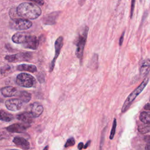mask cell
Wrapping results in <instances>:
<instances>
[{
    "label": "cell",
    "mask_w": 150,
    "mask_h": 150,
    "mask_svg": "<svg viewBox=\"0 0 150 150\" xmlns=\"http://www.w3.org/2000/svg\"><path fill=\"white\" fill-rule=\"evenodd\" d=\"M88 31V28L87 26H85L79 35L77 37V39L76 41V56L77 57L81 60L83 55V51L84 49V46L86 45L87 34Z\"/></svg>",
    "instance_id": "277c9868"
},
{
    "label": "cell",
    "mask_w": 150,
    "mask_h": 150,
    "mask_svg": "<svg viewBox=\"0 0 150 150\" xmlns=\"http://www.w3.org/2000/svg\"><path fill=\"white\" fill-rule=\"evenodd\" d=\"M29 124L26 123H16L8 126L6 130L10 132L21 133L25 132L29 127Z\"/></svg>",
    "instance_id": "30bf717a"
},
{
    "label": "cell",
    "mask_w": 150,
    "mask_h": 150,
    "mask_svg": "<svg viewBox=\"0 0 150 150\" xmlns=\"http://www.w3.org/2000/svg\"><path fill=\"white\" fill-rule=\"evenodd\" d=\"M13 42L22 44L25 47L36 50L39 46V40L35 36L30 35L25 32H18L14 34L12 37Z\"/></svg>",
    "instance_id": "7a4b0ae2"
},
{
    "label": "cell",
    "mask_w": 150,
    "mask_h": 150,
    "mask_svg": "<svg viewBox=\"0 0 150 150\" xmlns=\"http://www.w3.org/2000/svg\"><path fill=\"white\" fill-rule=\"evenodd\" d=\"M90 141H88L86 144V145H84V147H83V148H84V149H86L87 148V146L90 145Z\"/></svg>",
    "instance_id": "f546056e"
},
{
    "label": "cell",
    "mask_w": 150,
    "mask_h": 150,
    "mask_svg": "<svg viewBox=\"0 0 150 150\" xmlns=\"http://www.w3.org/2000/svg\"><path fill=\"white\" fill-rule=\"evenodd\" d=\"M16 82L18 85L21 87L29 88L35 85L36 80L32 75L26 73H22L17 76Z\"/></svg>",
    "instance_id": "5b68a950"
},
{
    "label": "cell",
    "mask_w": 150,
    "mask_h": 150,
    "mask_svg": "<svg viewBox=\"0 0 150 150\" xmlns=\"http://www.w3.org/2000/svg\"><path fill=\"white\" fill-rule=\"evenodd\" d=\"M74 144H75L74 139L73 137H71L67 140V141L64 145V148H68L69 146H72L74 145Z\"/></svg>",
    "instance_id": "603a6c76"
},
{
    "label": "cell",
    "mask_w": 150,
    "mask_h": 150,
    "mask_svg": "<svg viewBox=\"0 0 150 150\" xmlns=\"http://www.w3.org/2000/svg\"><path fill=\"white\" fill-rule=\"evenodd\" d=\"M17 15L26 19H35L42 13L40 7L30 2H23L18 5L16 9Z\"/></svg>",
    "instance_id": "6da1fadb"
},
{
    "label": "cell",
    "mask_w": 150,
    "mask_h": 150,
    "mask_svg": "<svg viewBox=\"0 0 150 150\" xmlns=\"http://www.w3.org/2000/svg\"><path fill=\"white\" fill-rule=\"evenodd\" d=\"M86 0H79V4L80 5V6H83V4L85 3Z\"/></svg>",
    "instance_id": "83f0119b"
},
{
    "label": "cell",
    "mask_w": 150,
    "mask_h": 150,
    "mask_svg": "<svg viewBox=\"0 0 150 150\" xmlns=\"http://www.w3.org/2000/svg\"><path fill=\"white\" fill-rule=\"evenodd\" d=\"M63 38L62 36H59L55 41L54 56V58H53V60L52 61L50 66V70H49L50 72H51L53 70V68H54V66L55 64V62L60 54V52L61 49L63 46Z\"/></svg>",
    "instance_id": "ba28073f"
},
{
    "label": "cell",
    "mask_w": 150,
    "mask_h": 150,
    "mask_svg": "<svg viewBox=\"0 0 150 150\" xmlns=\"http://www.w3.org/2000/svg\"><path fill=\"white\" fill-rule=\"evenodd\" d=\"M18 120L23 122L24 123L30 124L33 121V117L30 112H23L16 116Z\"/></svg>",
    "instance_id": "4fadbf2b"
},
{
    "label": "cell",
    "mask_w": 150,
    "mask_h": 150,
    "mask_svg": "<svg viewBox=\"0 0 150 150\" xmlns=\"http://www.w3.org/2000/svg\"><path fill=\"white\" fill-rule=\"evenodd\" d=\"M150 113L149 111H143L140 114L139 120L144 124H150Z\"/></svg>",
    "instance_id": "ffe728a7"
},
{
    "label": "cell",
    "mask_w": 150,
    "mask_h": 150,
    "mask_svg": "<svg viewBox=\"0 0 150 150\" xmlns=\"http://www.w3.org/2000/svg\"><path fill=\"white\" fill-rule=\"evenodd\" d=\"M149 68H150L149 60L146 59V60H143L140 66V74L142 77L146 76L149 73Z\"/></svg>",
    "instance_id": "2e32d148"
},
{
    "label": "cell",
    "mask_w": 150,
    "mask_h": 150,
    "mask_svg": "<svg viewBox=\"0 0 150 150\" xmlns=\"http://www.w3.org/2000/svg\"><path fill=\"white\" fill-rule=\"evenodd\" d=\"M83 147H84V144H83V142H80V143L79 144V145H78V149L79 150H81L83 148Z\"/></svg>",
    "instance_id": "4316f807"
},
{
    "label": "cell",
    "mask_w": 150,
    "mask_h": 150,
    "mask_svg": "<svg viewBox=\"0 0 150 150\" xmlns=\"http://www.w3.org/2000/svg\"><path fill=\"white\" fill-rule=\"evenodd\" d=\"M5 105L9 110L15 111L21 109L23 102L19 98H11L6 101Z\"/></svg>",
    "instance_id": "9c48e42d"
},
{
    "label": "cell",
    "mask_w": 150,
    "mask_h": 150,
    "mask_svg": "<svg viewBox=\"0 0 150 150\" xmlns=\"http://www.w3.org/2000/svg\"><path fill=\"white\" fill-rule=\"evenodd\" d=\"M43 150H48V146H46L43 149Z\"/></svg>",
    "instance_id": "4dcf8cb0"
},
{
    "label": "cell",
    "mask_w": 150,
    "mask_h": 150,
    "mask_svg": "<svg viewBox=\"0 0 150 150\" xmlns=\"http://www.w3.org/2000/svg\"><path fill=\"white\" fill-rule=\"evenodd\" d=\"M32 56V54L29 52H22L6 56L5 59L9 62H18L21 61H28L31 59Z\"/></svg>",
    "instance_id": "52a82bcc"
},
{
    "label": "cell",
    "mask_w": 150,
    "mask_h": 150,
    "mask_svg": "<svg viewBox=\"0 0 150 150\" xmlns=\"http://www.w3.org/2000/svg\"><path fill=\"white\" fill-rule=\"evenodd\" d=\"M116 126H117V121H116V119L114 118V121H113V123H112V129L111 131V133H110V139H113L115 133V128H116Z\"/></svg>",
    "instance_id": "7402d4cb"
},
{
    "label": "cell",
    "mask_w": 150,
    "mask_h": 150,
    "mask_svg": "<svg viewBox=\"0 0 150 150\" xmlns=\"http://www.w3.org/2000/svg\"><path fill=\"white\" fill-rule=\"evenodd\" d=\"M10 25L12 29L16 30H26L32 26V23L28 19L14 18L12 19Z\"/></svg>",
    "instance_id": "8992f818"
},
{
    "label": "cell",
    "mask_w": 150,
    "mask_h": 150,
    "mask_svg": "<svg viewBox=\"0 0 150 150\" xmlns=\"http://www.w3.org/2000/svg\"><path fill=\"white\" fill-rule=\"evenodd\" d=\"M43 111V105L39 103H33L30 106V112L33 118H37L39 117Z\"/></svg>",
    "instance_id": "8fae6325"
},
{
    "label": "cell",
    "mask_w": 150,
    "mask_h": 150,
    "mask_svg": "<svg viewBox=\"0 0 150 150\" xmlns=\"http://www.w3.org/2000/svg\"><path fill=\"white\" fill-rule=\"evenodd\" d=\"M13 142L15 145L25 150H27L30 148V144L29 142L23 138L19 137H15L13 139Z\"/></svg>",
    "instance_id": "7c38bea8"
},
{
    "label": "cell",
    "mask_w": 150,
    "mask_h": 150,
    "mask_svg": "<svg viewBox=\"0 0 150 150\" xmlns=\"http://www.w3.org/2000/svg\"><path fill=\"white\" fill-rule=\"evenodd\" d=\"M9 150H18V149H9Z\"/></svg>",
    "instance_id": "1f68e13d"
},
{
    "label": "cell",
    "mask_w": 150,
    "mask_h": 150,
    "mask_svg": "<svg viewBox=\"0 0 150 150\" xmlns=\"http://www.w3.org/2000/svg\"><path fill=\"white\" fill-rule=\"evenodd\" d=\"M58 15H59V13L57 12H54L50 13L49 15H46L43 18V22L46 25L54 24Z\"/></svg>",
    "instance_id": "5bb4252c"
},
{
    "label": "cell",
    "mask_w": 150,
    "mask_h": 150,
    "mask_svg": "<svg viewBox=\"0 0 150 150\" xmlns=\"http://www.w3.org/2000/svg\"><path fill=\"white\" fill-rule=\"evenodd\" d=\"M144 108H145V110L149 111V110H150V108H149V103H147V104L145 105V106L144 107Z\"/></svg>",
    "instance_id": "f1b7e54d"
},
{
    "label": "cell",
    "mask_w": 150,
    "mask_h": 150,
    "mask_svg": "<svg viewBox=\"0 0 150 150\" xmlns=\"http://www.w3.org/2000/svg\"><path fill=\"white\" fill-rule=\"evenodd\" d=\"M17 94H18L19 99L23 103H28L31 99V94L27 91H22L19 93H18Z\"/></svg>",
    "instance_id": "ac0fdd59"
},
{
    "label": "cell",
    "mask_w": 150,
    "mask_h": 150,
    "mask_svg": "<svg viewBox=\"0 0 150 150\" xmlns=\"http://www.w3.org/2000/svg\"><path fill=\"white\" fill-rule=\"evenodd\" d=\"M150 124H142L139 125L138 127V130L141 134H146L149 132L150 130Z\"/></svg>",
    "instance_id": "44dd1931"
},
{
    "label": "cell",
    "mask_w": 150,
    "mask_h": 150,
    "mask_svg": "<svg viewBox=\"0 0 150 150\" xmlns=\"http://www.w3.org/2000/svg\"><path fill=\"white\" fill-rule=\"evenodd\" d=\"M28 1H30L32 2H33L36 4H38V5H42L44 4V1L43 0H28Z\"/></svg>",
    "instance_id": "d4e9b609"
},
{
    "label": "cell",
    "mask_w": 150,
    "mask_h": 150,
    "mask_svg": "<svg viewBox=\"0 0 150 150\" xmlns=\"http://www.w3.org/2000/svg\"><path fill=\"white\" fill-rule=\"evenodd\" d=\"M148 81H149L148 78H145L143 80V81L141 83V84L128 96V97L125 101L123 104V106L122 107V109H121L122 112H124L128 109L131 104L133 102L135 98L142 91V90L146 87V86L148 83Z\"/></svg>",
    "instance_id": "3957f363"
},
{
    "label": "cell",
    "mask_w": 150,
    "mask_h": 150,
    "mask_svg": "<svg viewBox=\"0 0 150 150\" xmlns=\"http://www.w3.org/2000/svg\"><path fill=\"white\" fill-rule=\"evenodd\" d=\"M17 70L19 71H26L31 73H34L37 71V68L35 65L22 64L17 66Z\"/></svg>",
    "instance_id": "e0dca14e"
},
{
    "label": "cell",
    "mask_w": 150,
    "mask_h": 150,
    "mask_svg": "<svg viewBox=\"0 0 150 150\" xmlns=\"http://www.w3.org/2000/svg\"><path fill=\"white\" fill-rule=\"evenodd\" d=\"M140 1H142V0H140Z\"/></svg>",
    "instance_id": "d6a6232c"
},
{
    "label": "cell",
    "mask_w": 150,
    "mask_h": 150,
    "mask_svg": "<svg viewBox=\"0 0 150 150\" xmlns=\"http://www.w3.org/2000/svg\"><path fill=\"white\" fill-rule=\"evenodd\" d=\"M1 93L4 97H12L18 94L17 89L15 87L8 86L4 87L1 89Z\"/></svg>",
    "instance_id": "9a60e30c"
},
{
    "label": "cell",
    "mask_w": 150,
    "mask_h": 150,
    "mask_svg": "<svg viewBox=\"0 0 150 150\" xmlns=\"http://www.w3.org/2000/svg\"><path fill=\"white\" fill-rule=\"evenodd\" d=\"M13 119V115L4 110H0V120L6 122L11 121Z\"/></svg>",
    "instance_id": "d6986e66"
},
{
    "label": "cell",
    "mask_w": 150,
    "mask_h": 150,
    "mask_svg": "<svg viewBox=\"0 0 150 150\" xmlns=\"http://www.w3.org/2000/svg\"><path fill=\"white\" fill-rule=\"evenodd\" d=\"M124 33H125V32L124 31L122 34L121 35V37H120V41H119V45L120 46H121L122 44V42H123V40H124Z\"/></svg>",
    "instance_id": "484cf974"
},
{
    "label": "cell",
    "mask_w": 150,
    "mask_h": 150,
    "mask_svg": "<svg viewBox=\"0 0 150 150\" xmlns=\"http://www.w3.org/2000/svg\"><path fill=\"white\" fill-rule=\"evenodd\" d=\"M121 1V0H119V1Z\"/></svg>",
    "instance_id": "836d02e7"
},
{
    "label": "cell",
    "mask_w": 150,
    "mask_h": 150,
    "mask_svg": "<svg viewBox=\"0 0 150 150\" xmlns=\"http://www.w3.org/2000/svg\"><path fill=\"white\" fill-rule=\"evenodd\" d=\"M135 0H131V11H130V18H132L133 12L134 11L135 8Z\"/></svg>",
    "instance_id": "cb8c5ba5"
}]
</instances>
